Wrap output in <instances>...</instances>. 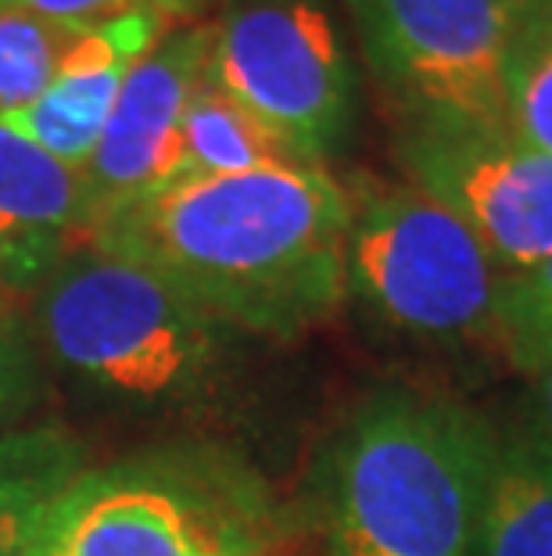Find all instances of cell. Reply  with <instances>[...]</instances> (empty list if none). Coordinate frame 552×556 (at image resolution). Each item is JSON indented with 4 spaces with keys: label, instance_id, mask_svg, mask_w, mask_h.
Here are the masks:
<instances>
[{
    "label": "cell",
    "instance_id": "obj_1",
    "mask_svg": "<svg viewBox=\"0 0 552 556\" xmlns=\"http://www.w3.org/2000/svg\"><path fill=\"white\" fill-rule=\"evenodd\" d=\"M348 187L316 162L172 180L87 230L93 252L169 280L219 327L295 341L348 299Z\"/></svg>",
    "mask_w": 552,
    "mask_h": 556
},
{
    "label": "cell",
    "instance_id": "obj_2",
    "mask_svg": "<svg viewBox=\"0 0 552 556\" xmlns=\"http://www.w3.org/2000/svg\"><path fill=\"white\" fill-rule=\"evenodd\" d=\"M496 445L455 399L409 388L362 399L320 464L326 556H474Z\"/></svg>",
    "mask_w": 552,
    "mask_h": 556
},
{
    "label": "cell",
    "instance_id": "obj_3",
    "mask_svg": "<svg viewBox=\"0 0 552 556\" xmlns=\"http://www.w3.org/2000/svg\"><path fill=\"white\" fill-rule=\"evenodd\" d=\"M40 327L65 370L147 402L194 395L222 352V327L169 280L93 248L47 277Z\"/></svg>",
    "mask_w": 552,
    "mask_h": 556
},
{
    "label": "cell",
    "instance_id": "obj_4",
    "mask_svg": "<svg viewBox=\"0 0 552 556\" xmlns=\"http://www.w3.org/2000/svg\"><path fill=\"white\" fill-rule=\"evenodd\" d=\"M269 542L255 478L205 453L84 470L40 535L51 556H266Z\"/></svg>",
    "mask_w": 552,
    "mask_h": 556
},
{
    "label": "cell",
    "instance_id": "obj_5",
    "mask_svg": "<svg viewBox=\"0 0 552 556\" xmlns=\"http://www.w3.org/2000/svg\"><path fill=\"white\" fill-rule=\"evenodd\" d=\"M348 201V299L406 338L488 341L502 274L466 223L409 180H359Z\"/></svg>",
    "mask_w": 552,
    "mask_h": 556
},
{
    "label": "cell",
    "instance_id": "obj_6",
    "mask_svg": "<svg viewBox=\"0 0 552 556\" xmlns=\"http://www.w3.org/2000/svg\"><path fill=\"white\" fill-rule=\"evenodd\" d=\"M208 76L298 162L323 165L356 126L359 76L331 0H222Z\"/></svg>",
    "mask_w": 552,
    "mask_h": 556
},
{
    "label": "cell",
    "instance_id": "obj_7",
    "mask_svg": "<svg viewBox=\"0 0 552 556\" xmlns=\"http://www.w3.org/2000/svg\"><path fill=\"white\" fill-rule=\"evenodd\" d=\"M359 51L402 123L506 126L510 0H345Z\"/></svg>",
    "mask_w": 552,
    "mask_h": 556
},
{
    "label": "cell",
    "instance_id": "obj_8",
    "mask_svg": "<svg viewBox=\"0 0 552 556\" xmlns=\"http://www.w3.org/2000/svg\"><path fill=\"white\" fill-rule=\"evenodd\" d=\"M395 159L409 184L466 223L502 277L552 255V155L510 126L402 123Z\"/></svg>",
    "mask_w": 552,
    "mask_h": 556
},
{
    "label": "cell",
    "instance_id": "obj_9",
    "mask_svg": "<svg viewBox=\"0 0 552 556\" xmlns=\"http://www.w3.org/2000/svg\"><path fill=\"white\" fill-rule=\"evenodd\" d=\"M213 51V22H183L129 68L104 134L84 169L90 227L133 198L172 180L187 101ZM87 227V230H90Z\"/></svg>",
    "mask_w": 552,
    "mask_h": 556
},
{
    "label": "cell",
    "instance_id": "obj_10",
    "mask_svg": "<svg viewBox=\"0 0 552 556\" xmlns=\"http://www.w3.org/2000/svg\"><path fill=\"white\" fill-rule=\"evenodd\" d=\"M172 26L176 22L158 8H137L101 22H87L68 43L51 87L26 109L0 115V119L37 140L43 151H51L65 165L87 169L126 73Z\"/></svg>",
    "mask_w": 552,
    "mask_h": 556
},
{
    "label": "cell",
    "instance_id": "obj_11",
    "mask_svg": "<svg viewBox=\"0 0 552 556\" xmlns=\"http://www.w3.org/2000/svg\"><path fill=\"white\" fill-rule=\"evenodd\" d=\"M84 169L0 119V280L4 288L51 277L68 238L87 233Z\"/></svg>",
    "mask_w": 552,
    "mask_h": 556
},
{
    "label": "cell",
    "instance_id": "obj_12",
    "mask_svg": "<svg viewBox=\"0 0 552 556\" xmlns=\"http://www.w3.org/2000/svg\"><path fill=\"white\" fill-rule=\"evenodd\" d=\"M474 556H552V442L535 428L496 445Z\"/></svg>",
    "mask_w": 552,
    "mask_h": 556
},
{
    "label": "cell",
    "instance_id": "obj_13",
    "mask_svg": "<svg viewBox=\"0 0 552 556\" xmlns=\"http://www.w3.org/2000/svg\"><path fill=\"white\" fill-rule=\"evenodd\" d=\"M79 475L84 448L57 424L0 434V556H26Z\"/></svg>",
    "mask_w": 552,
    "mask_h": 556
},
{
    "label": "cell",
    "instance_id": "obj_14",
    "mask_svg": "<svg viewBox=\"0 0 552 556\" xmlns=\"http://www.w3.org/2000/svg\"><path fill=\"white\" fill-rule=\"evenodd\" d=\"M280 162H298V159L266 126H258L238 101L227 98L205 68V76L194 87L183 112L180 159H176L172 180L230 176V173H248Z\"/></svg>",
    "mask_w": 552,
    "mask_h": 556
},
{
    "label": "cell",
    "instance_id": "obj_15",
    "mask_svg": "<svg viewBox=\"0 0 552 556\" xmlns=\"http://www.w3.org/2000/svg\"><path fill=\"white\" fill-rule=\"evenodd\" d=\"M502 119L552 155V0H516L502 58Z\"/></svg>",
    "mask_w": 552,
    "mask_h": 556
},
{
    "label": "cell",
    "instance_id": "obj_16",
    "mask_svg": "<svg viewBox=\"0 0 552 556\" xmlns=\"http://www.w3.org/2000/svg\"><path fill=\"white\" fill-rule=\"evenodd\" d=\"M79 29V22L0 8V115L26 109L51 87Z\"/></svg>",
    "mask_w": 552,
    "mask_h": 556
},
{
    "label": "cell",
    "instance_id": "obj_17",
    "mask_svg": "<svg viewBox=\"0 0 552 556\" xmlns=\"http://www.w3.org/2000/svg\"><path fill=\"white\" fill-rule=\"evenodd\" d=\"M488 345L524 377L552 363V255L521 277H502Z\"/></svg>",
    "mask_w": 552,
    "mask_h": 556
},
{
    "label": "cell",
    "instance_id": "obj_18",
    "mask_svg": "<svg viewBox=\"0 0 552 556\" xmlns=\"http://www.w3.org/2000/svg\"><path fill=\"white\" fill-rule=\"evenodd\" d=\"M0 8H18V11H33V15L54 18V22H101L112 15H123V11H137V8H158L176 22L169 0H0ZM180 26V22H176Z\"/></svg>",
    "mask_w": 552,
    "mask_h": 556
},
{
    "label": "cell",
    "instance_id": "obj_19",
    "mask_svg": "<svg viewBox=\"0 0 552 556\" xmlns=\"http://www.w3.org/2000/svg\"><path fill=\"white\" fill-rule=\"evenodd\" d=\"M33 395V356L11 327L0 324V424L26 406Z\"/></svg>",
    "mask_w": 552,
    "mask_h": 556
},
{
    "label": "cell",
    "instance_id": "obj_20",
    "mask_svg": "<svg viewBox=\"0 0 552 556\" xmlns=\"http://www.w3.org/2000/svg\"><path fill=\"white\" fill-rule=\"evenodd\" d=\"M531 381H535V424L531 428L552 442V363H545Z\"/></svg>",
    "mask_w": 552,
    "mask_h": 556
},
{
    "label": "cell",
    "instance_id": "obj_21",
    "mask_svg": "<svg viewBox=\"0 0 552 556\" xmlns=\"http://www.w3.org/2000/svg\"><path fill=\"white\" fill-rule=\"evenodd\" d=\"M208 4V0H169V8H172V15L176 22H197L194 15Z\"/></svg>",
    "mask_w": 552,
    "mask_h": 556
},
{
    "label": "cell",
    "instance_id": "obj_22",
    "mask_svg": "<svg viewBox=\"0 0 552 556\" xmlns=\"http://www.w3.org/2000/svg\"><path fill=\"white\" fill-rule=\"evenodd\" d=\"M26 556H51V553H47V549L40 546V542H37V546H33V549H29Z\"/></svg>",
    "mask_w": 552,
    "mask_h": 556
},
{
    "label": "cell",
    "instance_id": "obj_23",
    "mask_svg": "<svg viewBox=\"0 0 552 556\" xmlns=\"http://www.w3.org/2000/svg\"><path fill=\"white\" fill-rule=\"evenodd\" d=\"M0 291H4V280H0Z\"/></svg>",
    "mask_w": 552,
    "mask_h": 556
},
{
    "label": "cell",
    "instance_id": "obj_24",
    "mask_svg": "<svg viewBox=\"0 0 552 556\" xmlns=\"http://www.w3.org/2000/svg\"><path fill=\"white\" fill-rule=\"evenodd\" d=\"M510 4H516V0H510Z\"/></svg>",
    "mask_w": 552,
    "mask_h": 556
}]
</instances>
